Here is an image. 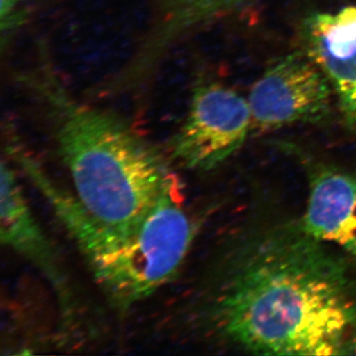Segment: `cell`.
I'll return each instance as SVG.
<instances>
[{
    "label": "cell",
    "mask_w": 356,
    "mask_h": 356,
    "mask_svg": "<svg viewBox=\"0 0 356 356\" xmlns=\"http://www.w3.org/2000/svg\"><path fill=\"white\" fill-rule=\"evenodd\" d=\"M248 0H161L158 22L144 41L147 53L161 58L177 40L220 16L240 8Z\"/></svg>",
    "instance_id": "9"
},
{
    "label": "cell",
    "mask_w": 356,
    "mask_h": 356,
    "mask_svg": "<svg viewBox=\"0 0 356 356\" xmlns=\"http://www.w3.org/2000/svg\"><path fill=\"white\" fill-rule=\"evenodd\" d=\"M303 39L306 53L331 83L344 120L356 129V6L310 14Z\"/></svg>",
    "instance_id": "7"
},
{
    "label": "cell",
    "mask_w": 356,
    "mask_h": 356,
    "mask_svg": "<svg viewBox=\"0 0 356 356\" xmlns=\"http://www.w3.org/2000/svg\"><path fill=\"white\" fill-rule=\"evenodd\" d=\"M300 226L322 243L356 257V177L318 166L310 172V195Z\"/></svg>",
    "instance_id": "8"
},
{
    "label": "cell",
    "mask_w": 356,
    "mask_h": 356,
    "mask_svg": "<svg viewBox=\"0 0 356 356\" xmlns=\"http://www.w3.org/2000/svg\"><path fill=\"white\" fill-rule=\"evenodd\" d=\"M23 79L48 106L79 203L111 228L139 231L175 179L163 156L118 117L74 99L48 70Z\"/></svg>",
    "instance_id": "2"
},
{
    "label": "cell",
    "mask_w": 356,
    "mask_h": 356,
    "mask_svg": "<svg viewBox=\"0 0 356 356\" xmlns=\"http://www.w3.org/2000/svg\"><path fill=\"white\" fill-rule=\"evenodd\" d=\"M9 154L48 200L117 310L128 311L149 298L181 268L196 226L177 197V180L168 185L139 231L127 233L91 216L19 147H9Z\"/></svg>",
    "instance_id": "3"
},
{
    "label": "cell",
    "mask_w": 356,
    "mask_h": 356,
    "mask_svg": "<svg viewBox=\"0 0 356 356\" xmlns=\"http://www.w3.org/2000/svg\"><path fill=\"white\" fill-rule=\"evenodd\" d=\"M332 95L325 72L305 51L269 65L255 81L248 102L254 127L271 130L324 119Z\"/></svg>",
    "instance_id": "5"
},
{
    "label": "cell",
    "mask_w": 356,
    "mask_h": 356,
    "mask_svg": "<svg viewBox=\"0 0 356 356\" xmlns=\"http://www.w3.org/2000/svg\"><path fill=\"white\" fill-rule=\"evenodd\" d=\"M0 238L2 245L34 264L55 290L64 325L76 320V293L55 248L40 228L23 195L13 166L1 163Z\"/></svg>",
    "instance_id": "6"
},
{
    "label": "cell",
    "mask_w": 356,
    "mask_h": 356,
    "mask_svg": "<svg viewBox=\"0 0 356 356\" xmlns=\"http://www.w3.org/2000/svg\"><path fill=\"white\" fill-rule=\"evenodd\" d=\"M299 225L243 241L191 309L207 336L262 355H356V280Z\"/></svg>",
    "instance_id": "1"
},
{
    "label": "cell",
    "mask_w": 356,
    "mask_h": 356,
    "mask_svg": "<svg viewBox=\"0 0 356 356\" xmlns=\"http://www.w3.org/2000/svg\"><path fill=\"white\" fill-rule=\"evenodd\" d=\"M252 128L248 98L222 84L201 83L172 138L170 154L187 170L209 172L243 147Z\"/></svg>",
    "instance_id": "4"
},
{
    "label": "cell",
    "mask_w": 356,
    "mask_h": 356,
    "mask_svg": "<svg viewBox=\"0 0 356 356\" xmlns=\"http://www.w3.org/2000/svg\"><path fill=\"white\" fill-rule=\"evenodd\" d=\"M30 1L31 0H1L0 24L2 36L8 37L24 23Z\"/></svg>",
    "instance_id": "10"
}]
</instances>
